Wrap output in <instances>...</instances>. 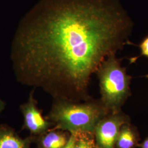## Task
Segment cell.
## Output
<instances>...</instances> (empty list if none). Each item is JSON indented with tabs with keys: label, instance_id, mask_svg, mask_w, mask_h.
<instances>
[{
	"label": "cell",
	"instance_id": "1",
	"mask_svg": "<svg viewBox=\"0 0 148 148\" xmlns=\"http://www.w3.org/2000/svg\"><path fill=\"white\" fill-rule=\"evenodd\" d=\"M133 27L120 0H40L12 41L16 77L55 99L84 97L101 63L131 44Z\"/></svg>",
	"mask_w": 148,
	"mask_h": 148
},
{
	"label": "cell",
	"instance_id": "2",
	"mask_svg": "<svg viewBox=\"0 0 148 148\" xmlns=\"http://www.w3.org/2000/svg\"><path fill=\"white\" fill-rule=\"evenodd\" d=\"M108 111L100 102L78 103L75 101L56 99L48 119L53 123L52 130L71 133H93L99 122Z\"/></svg>",
	"mask_w": 148,
	"mask_h": 148
},
{
	"label": "cell",
	"instance_id": "3",
	"mask_svg": "<svg viewBox=\"0 0 148 148\" xmlns=\"http://www.w3.org/2000/svg\"><path fill=\"white\" fill-rule=\"evenodd\" d=\"M96 73L99 82L101 101L108 111L119 112L131 95L132 77L123 67L116 54L109 55L99 65Z\"/></svg>",
	"mask_w": 148,
	"mask_h": 148
},
{
	"label": "cell",
	"instance_id": "4",
	"mask_svg": "<svg viewBox=\"0 0 148 148\" xmlns=\"http://www.w3.org/2000/svg\"><path fill=\"white\" fill-rule=\"evenodd\" d=\"M34 98V90L29 95L28 100L20 106L24 118L23 128L28 130L34 136H40L49 131L53 123L43 116Z\"/></svg>",
	"mask_w": 148,
	"mask_h": 148
},
{
	"label": "cell",
	"instance_id": "5",
	"mask_svg": "<svg viewBox=\"0 0 148 148\" xmlns=\"http://www.w3.org/2000/svg\"><path fill=\"white\" fill-rule=\"evenodd\" d=\"M126 123L124 118L112 113L109 117H104L97 124L94 135L98 148H115V143L120 128Z\"/></svg>",
	"mask_w": 148,
	"mask_h": 148
},
{
	"label": "cell",
	"instance_id": "6",
	"mask_svg": "<svg viewBox=\"0 0 148 148\" xmlns=\"http://www.w3.org/2000/svg\"><path fill=\"white\" fill-rule=\"evenodd\" d=\"M33 138L20 137L11 127L0 126V148H30Z\"/></svg>",
	"mask_w": 148,
	"mask_h": 148
},
{
	"label": "cell",
	"instance_id": "7",
	"mask_svg": "<svg viewBox=\"0 0 148 148\" xmlns=\"http://www.w3.org/2000/svg\"><path fill=\"white\" fill-rule=\"evenodd\" d=\"M70 136L63 131H48L38 136V148H62L68 143Z\"/></svg>",
	"mask_w": 148,
	"mask_h": 148
},
{
	"label": "cell",
	"instance_id": "8",
	"mask_svg": "<svg viewBox=\"0 0 148 148\" xmlns=\"http://www.w3.org/2000/svg\"><path fill=\"white\" fill-rule=\"evenodd\" d=\"M137 144V139L132 130L126 122L122 126L115 143V148H133Z\"/></svg>",
	"mask_w": 148,
	"mask_h": 148
},
{
	"label": "cell",
	"instance_id": "9",
	"mask_svg": "<svg viewBox=\"0 0 148 148\" xmlns=\"http://www.w3.org/2000/svg\"><path fill=\"white\" fill-rule=\"evenodd\" d=\"M75 139L74 148H98L93 133H73Z\"/></svg>",
	"mask_w": 148,
	"mask_h": 148
},
{
	"label": "cell",
	"instance_id": "10",
	"mask_svg": "<svg viewBox=\"0 0 148 148\" xmlns=\"http://www.w3.org/2000/svg\"><path fill=\"white\" fill-rule=\"evenodd\" d=\"M138 47L140 49V54L137 57H134L130 59V63H135L136 61L140 57H144L148 58V35L144 37L140 43Z\"/></svg>",
	"mask_w": 148,
	"mask_h": 148
},
{
	"label": "cell",
	"instance_id": "11",
	"mask_svg": "<svg viewBox=\"0 0 148 148\" xmlns=\"http://www.w3.org/2000/svg\"><path fill=\"white\" fill-rule=\"evenodd\" d=\"M75 139V134L73 133L70 134L68 143H66V144L62 148H74Z\"/></svg>",
	"mask_w": 148,
	"mask_h": 148
},
{
	"label": "cell",
	"instance_id": "12",
	"mask_svg": "<svg viewBox=\"0 0 148 148\" xmlns=\"http://www.w3.org/2000/svg\"><path fill=\"white\" fill-rule=\"evenodd\" d=\"M5 101L0 99V114L5 108Z\"/></svg>",
	"mask_w": 148,
	"mask_h": 148
},
{
	"label": "cell",
	"instance_id": "13",
	"mask_svg": "<svg viewBox=\"0 0 148 148\" xmlns=\"http://www.w3.org/2000/svg\"><path fill=\"white\" fill-rule=\"evenodd\" d=\"M141 148H148V138L145 140L140 145Z\"/></svg>",
	"mask_w": 148,
	"mask_h": 148
},
{
	"label": "cell",
	"instance_id": "14",
	"mask_svg": "<svg viewBox=\"0 0 148 148\" xmlns=\"http://www.w3.org/2000/svg\"><path fill=\"white\" fill-rule=\"evenodd\" d=\"M145 77H147V78H148V75H145Z\"/></svg>",
	"mask_w": 148,
	"mask_h": 148
}]
</instances>
